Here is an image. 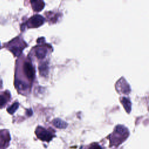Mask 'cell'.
<instances>
[{"instance_id": "ba28073f", "label": "cell", "mask_w": 149, "mask_h": 149, "mask_svg": "<svg viewBox=\"0 0 149 149\" xmlns=\"http://www.w3.org/2000/svg\"><path fill=\"white\" fill-rule=\"evenodd\" d=\"M52 123L56 128L60 129L66 128L68 126V123L66 122L59 118L54 119L52 121Z\"/></svg>"}, {"instance_id": "30bf717a", "label": "cell", "mask_w": 149, "mask_h": 149, "mask_svg": "<svg viewBox=\"0 0 149 149\" xmlns=\"http://www.w3.org/2000/svg\"><path fill=\"white\" fill-rule=\"evenodd\" d=\"M15 86L17 89L22 90H26L28 87V86L26 83L21 81H16L15 82Z\"/></svg>"}, {"instance_id": "8fae6325", "label": "cell", "mask_w": 149, "mask_h": 149, "mask_svg": "<svg viewBox=\"0 0 149 149\" xmlns=\"http://www.w3.org/2000/svg\"><path fill=\"white\" fill-rule=\"evenodd\" d=\"M39 70L42 75H46L48 73V66L46 63H43L39 66Z\"/></svg>"}, {"instance_id": "4fadbf2b", "label": "cell", "mask_w": 149, "mask_h": 149, "mask_svg": "<svg viewBox=\"0 0 149 149\" xmlns=\"http://www.w3.org/2000/svg\"><path fill=\"white\" fill-rule=\"evenodd\" d=\"M18 107H19V103L16 102L7 109V111L10 114H13L15 113V112L17 109Z\"/></svg>"}, {"instance_id": "5b68a950", "label": "cell", "mask_w": 149, "mask_h": 149, "mask_svg": "<svg viewBox=\"0 0 149 149\" xmlns=\"http://www.w3.org/2000/svg\"><path fill=\"white\" fill-rule=\"evenodd\" d=\"M23 70L28 78L30 80L34 79L35 77V70L30 62H25L24 64Z\"/></svg>"}, {"instance_id": "52a82bcc", "label": "cell", "mask_w": 149, "mask_h": 149, "mask_svg": "<svg viewBox=\"0 0 149 149\" xmlns=\"http://www.w3.org/2000/svg\"><path fill=\"white\" fill-rule=\"evenodd\" d=\"M47 53V50L45 47H39L37 48L35 51L36 56L39 59H43L46 57Z\"/></svg>"}, {"instance_id": "9a60e30c", "label": "cell", "mask_w": 149, "mask_h": 149, "mask_svg": "<svg viewBox=\"0 0 149 149\" xmlns=\"http://www.w3.org/2000/svg\"><path fill=\"white\" fill-rule=\"evenodd\" d=\"M89 149H101V148L98 144L93 143L90 146Z\"/></svg>"}, {"instance_id": "3957f363", "label": "cell", "mask_w": 149, "mask_h": 149, "mask_svg": "<svg viewBox=\"0 0 149 149\" xmlns=\"http://www.w3.org/2000/svg\"><path fill=\"white\" fill-rule=\"evenodd\" d=\"M44 22V19L43 16L36 15L32 16L28 22V26L29 28H38L42 25Z\"/></svg>"}, {"instance_id": "277c9868", "label": "cell", "mask_w": 149, "mask_h": 149, "mask_svg": "<svg viewBox=\"0 0 149 149\" xmlns=\"http://www.w3.org/2000/svg\"><path fill=\"white\" fill-rule=\"evenodd\" d=\"M116 88L118 92L123 93V94H128L130 91L129 85L123 78L120 79V80L118 81L116 85Z\"/></svg>"}, {"instance_id": "6da1fadb", "label": "cell", "mask_w": 149, "mask_h": 149, "mask_svg": "<svg viewBox=\"0 0 149 149\" xmlns=\"http://www.w3.org/2000/svg\"><path fill=\"white\" fill-rule=\"evenodd\" d=\"M128 135L129 132L125 126L122 125H118L116 126L113 134L111 135L112 138H110L111 146L118 145L126 139Z\"/></svg>"}, {"instance_id": "5bb4252c", "label": "cell", "mask_w": 149, "mask_h": 149, "mask_svg": "<svg viewBox=\"0 0 149 149\" xmlns=\"http://www.w3.org/2000/svg\"><path fill=\"white\" fill-rule=\"evenodd\" d=\"M6 103L5 99L3 96L0 95V107L4 106Z\"/></svg>"}, {"instance_id": "7c38bea8", "label": "cell", "mask_w": 149, "mask_h": 149, "mask_svg": "<svg viewBox=\"0 0 149 149\" xmlns=\"http://www.w3.org/2000/svg\"><path fill=\"white\" fill-rule=\"evenodd\" d=\"M11 50L15 56H16V57H19L22 52L23 48L20 47H13Z\"/></svg>"}, {"instance_id": "9c48e42d", "label": "cell", "mask_w": 149, "mask_h": 149, "mask_svg": "<svg viewBox=\"0 0 149 149\" xmlns=\"http://www.w3.org/2000/svg\"><path fill=\"white\" fill-rule=\"evenodd\" d=\"M121 101L127 113H130V111H131V103H130V100L126 97H122Z\"/></svg>"}, {"instance_id": "2e32d148", "label": "cell", "mask_w": 149, "mask_h": 149, "mask_svg": "<svg viewBox=\"0 0 149 149\" xmlns=\"http://www.w3.org/2000/svg\"><path fill=\"white\" fill-rule=\"evenodd\" d=\"M32 114H33V113H32V109H28V110H27V115H28V116H31L32 115Z\"/></svg>"}, {"instance_id": "8992f818", "label": "cell", "mask_w": 149, "mask_h": 149, "mask_svg": "<svg viewBox=\"0 0 149 149\" xmlns=\"http://www.w3.org/2000/svg\"><path fill=\"white\" fill-rule=\"evenodd\" d=\"M32 8L34 11L39 12L42 11L44 7V3L41 0H37V1H30Z\"/></svg>"}, {"instance_id": "7a4b0ae2", "label": "cell", "mask_w": 149, "mask_h": 149, "mask_svg": "<svg viewBox=\"0 0 149 149\" xmlns=\"http://www.w3.org/2000/svg\"><path fill=\"white\" fill-rule=\"evenodd\" d=\"M35 133L39 139L46 142H50L55 136L51 132L41 126L37 128Z\"/></svg>"}]
</instances>
